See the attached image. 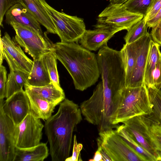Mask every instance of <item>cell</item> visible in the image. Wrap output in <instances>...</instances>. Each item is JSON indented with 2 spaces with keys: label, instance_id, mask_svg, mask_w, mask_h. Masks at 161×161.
<instances>
[{
  "label": "cell",
  "instance_id": "1",
  "mask_svg": "<svg viewBox=\"0 0 161 161\" xmlns=\"http://www.w3.org/2000/svg\"><path fill=\"white\" fill-rule=\"evenodd\" d=\"M82 120L80 107L65 98L56 114L46 120L44 130L52 161H65L70 156L73 132Z\"/></svg>",
  "mask_w": 161,
  "mask_h": 161
},
{
  "label": "cell",
  "instance_id": "2",
  "mask_svg": "<svg viewBox=\"0 0 161 161\" xmlns=\"http://www.w3.org/2000/svg\"><path fill=\"white\" fill-rule=\"evenodd\" d=\"M52 51L69 74L76 89L84 91L98 81L100 75L94 53L75 42H57Z\"/></svg>",
  "mask_w": 161,
  "mask_h": 161
},
{
  "label": "cell",
  "instance_id": "3",
  "mask_svg": "<svg viewBox=\"0 0 161 161\" xmlns=\"http://www.w3.org/2000/svg\"><path fill=\"white\" fill-rule=\"evenodd\" d=\"M147 86L125 87L122 91L113 124L117 125L138 115L152 113Z\"/></svg>",
  "mask_w": 161,
  "mask_h": 161
},
{
  "label": "cell",
  "instance_id": "4",
  "mask_svg": "<svg viewBox=\"0 0 161 161\" xmlns=\"http://www.w3.org/2000/svg\"><path fill=\"white\" fill-rule=\"evenodd\" d=\"M53 22L61 42H77L86 31L83 19L59 12L49 5L46 0H38Z\"/></svg>",
  "mask_w": 161,
  "mask_h": 161
},
{
  "label": "cell",
  "instance_id": "5",
  "mask_svg": "<svg viewBox=\"0 0 161 161\" xmlns=\"http://www.w3.org/2000/svg\"><path fill=\"white\" fill-rule=\"evenodd\" d=\"M9 25L15 32L16 41L33 60L52 51L54 44L47 37V31L42 35L34 29L18 23L11 22Z\"/></svg>",
  "mask_w": 161,
  "mask_h": 161
},
{
  "label": "cell",
  "instance_id": "6",
  "mask_svg": "<svg viewBox=\"0 0 161 161\" xmlns=\"http://www.w3.org/2000/svg\"><path fill=\"white\" fill-rule=\"evenodd\" d=\"M97 145L110 157L112 161H145L132 149L113 129L99 132Z\"/></svg>",
  "mask_w": 161,
  "mask_h": 161
},
{
  "label": "cell",
  "instance_id": "7",
  "mask_svg": "<svg viewBox=\"0 0 161 161\" xmlns=\"http://www.w3.org/2000/svg\"><path fill=\"white\" fill-rule=\"evenodd\" d=\"M143 17L128 11L123 4L110 3L98 15L97 24L127 30Z\"/></svg>",
  "mask_w": 161,
  "mask_h": 161
},
{
  "label": "cell",
  "instance_id": "8",
  "mask_svg": "<svg viewBox=\"0 0 161 161\" xmlns=\"http://www.w3.org/2000/svg\"><path fill=\"white\" fill-rule=\"evenodd\" d=\"M44 125L40 119L30 113L18 125H15L14 137L16 147L27 148L35 146L41 142Z\"/></svg>",
  "mask_w": 161,
  "mask_h": 161
},
{
  "label": "cell",
  "instance_id": "9",
  "mask_svg": "<svg viewBox=\"0 0 161 161\" xmlns=\"http://www.w3.org/2000/svg\"><path fill=\"white\" fill-rule=\"evenodd\" d=\"M3 46V54L10 70H19L29 74L32 69L33 61L24 53L21 46L12 38L7 32L0 37Z\"/></svg>",
  "mask_w": 161,
  "mask_h": 161
},
{
  "label": "cell",
  "instance_id": "10",
  "mask_svg": "<svg viewBox=\"0 0 161 161\" xmlns=\"http://www.w3.org/2000/svg\"><path fill=\"white\" fill-rule=\"evenodd\" d=\"M144 115L135 116L124 121L123 126L133 139L154 157L157 161H160L161 155L148 133Z\"/></svg>",
  "mask_w": 161,
  "mask_h": 161
},
{
  "label": "cell",
  "instance_id": "11",
  "mask_svg": "<svg viewBox=\"0 0 161 161\" xmlns=\"http://www.w3.org/2000/svg\"><path fill=\"white\" fill-rule=\"evenodd\" d=\"M0 106L15 125L19 124L30 113L29 99L23 89L14 94L5 102L3 99H0Z\"/></svg>",
  "mask_w": 161,
  "mask_h": 161
},
{
  "label": "cell",
  "instance_id": "12",
  "mask_svg": "<svg viewBox=\"0 0 161 161\" xmlns=\"http://www.w3.org/2000/svg\"><path fill=\"white\" fill-rule=\"evenodd\" d=\"M15 125L0 106V161H14Z\"/></svg>",
  "mask_w": 161,
  "mask_h": 161
},
{
  "label": "cell",
  "instance_id": "13",
  "mask_svg": "<svg viewBox=\"0 0 161 161\" xmlns=\"http://www.w3.org/2000/svg\"><path fill=\"white\" fill-rule=\"evenodd\" d=\"M152 38L149 32L134 42L136 57L134 68L126 87H136L144 84L145 69Z\"/></svg>",
  "mask_w": 161,
  "mask_h": 161
},
{
  "label": "cell",
  "instance_id": "14",
  "mask_svg": "<svg viewBox=\"0 0 161 161\" xmlns=\"http://www.w3.org/2000/svg\"><path fill=\"white\" fill-rule=\"evenodd\" d=\"M93 30H86L80 40V45L92 51H96L107 44L108 41L117 32L121 31L119 28L97 24Z\"/></svg>",
  "mask_w": 161,
  "mask_h": 161
},
{
  "label": "cell",
  "instance_id": "15",
  "mask_svg": "<svg viewBox=\"0 0 161 161\" xmlns=\"http://www.w3.org/2000/svg\"><path fill=\"white\" fill-rule=\"evenodd\" d=\"M5 21L9 25L11 22H17L31 27L44 35L40 24L24 3H16L10 8L5 14Z\"/></svg>",
  "mask_w": 161,
  "mask_h": 161
},
{
  "label": "cell",
  "instance_id": "16",
  "mask_svg": "<svg viewBox=\"0 0 161 161\" xmlns=\"http://www.w3.org/2000/svg\"><path fill=\"white\" fill-rule=\"evenodd\" d=\"M24 88L29 99L30 113L34 117L44 120L50 118L57 105L41 98L27 87Z\"/></svg>",
  "mask_w": 161,
  "mask_h": 161
},
{
  "label": "cell",
  "instance_id": "17",
  "mask_svg": "<svg viewBox=\"0 0 161 161\" xmlns=\"http://www.w3.org/2000/svg\"><path fill=\"white\" fill-rule=\"evenodd\" d=\"M49 155L47 143H40L31 147H15L14 161H43Z\"/></svg>",
  "mask_w": 161,
  "mask_h": 161
},
{
  "label": "cell",
  "instance_id": "18",
  "mask_svg": "<svg viewBox=\"0 0 161 161\" xmlns=\"http://www.w3.org/2000/svg\"><path fill=\"white\" fill-rule=\"evenodd\" d=\"M33 61V65L25 85L40 87L51 82L49 74L44 64L42 56Z\"/></svg>",
  "mask_w": 161,
  "mask_h": 161
},
{
  "label": "cell",
  "instance_id": "19",
  "mask_svg": "<svg viewBox=\"0 0 161 161\" xmlns=\"http://www.w3.org/2000/svg\"><path fill=\"white\" fill-rule=\"evenodd\" d=\"M33 93L41 98L58 105L65 99L63 90L56 86L53 83L42 86L36 87L25 85Z\"/></svg>",
  "mask_w": 161,
  "mask_h": 161
},
{
  "label": "cell",
  "instance_id": "20",
  "mask_svg": "<svg viewBox=\"0 0 161 161\" xmlns=\"http://www.w3.org/2000/svg\"><path fill=\"white\" fill-rule=\"evenodd\" d=\"M22 1L39 23L46 29L48 32L57 34L53 22L38 0H22Z\"/></svg>",
  "mask_w": 161,
  "mask_h": 161
},
{
  "label": "cell",
  "instance_id": "21",
  "mask_svg": "<svg viewBox=\"0 0 161 161\" xmlns=\"http://www.w3.org/2000/svg\"><path fill=\"white\" fill-rule=\"evenodd\" d=\"M160 46L153 40L150 43L149 51L145 66L144 84L147 86L153 85V75L158 62L161 56Z\"/></svg>",
  "mask_w": 161,
  "mask_h": 161
},
{
  "label": "cell",
  "instance_id": "22",
  "mask_svg": "<svg viewBox=\"0 0 161 161\" xmlns=\"http://www.w3.org/2000/svg\"><path fill=\"white\" fill-rule=\"evenodd\" d=\"M126 74V87L129 83L135 67L136 53L134 42L125 43L120 51Z\"/></svg>",
  "mask_w": 161,
  "mask_h": 161
},
{
  "label": "cell",
  "instance_id": "23",
  "mask_svg": "<svg viewBox=\"0 0 161 161\" xmlns=\"http://www.w3.org/2000/svg\"><path fill=\"white\" fill-rule=\"evenodd\" d=\"M28 75L20 71L10 70L6 85V99L23 89V87L26 83Z\"/></svg>",
  "mask_w": 161,
  "mask_h": 161
},
{
  "label": "cell",
  "instance_id": "24",
  "mask_svg": "<svg viewBox=\"0 0 161 161\" xmlns=\"http://www.w3.org/2000/svg\"><path fill=\"white\" fill-rule=\"evenodd\" d=\"M148 133L158 151L161 155V121L152 113L144 114Z\"/></svg>",
  "mask_w": 161,
  "mask_h": 161
},
{
  "label": "cell",
  "instance_id": "25",
  "mask_svg": "<svg viewBox=\"0 0 161 161\" xmlns=\"http://www.w3.org/2000/svg\"><path fill=\"white\" fill-rule=\"evenodd\" d=\"M115 130L128 146L143 158L145 161H157L154 157L132 138L125 129L123 125L119 126Z\"/></svg>",
  "mask_w": 161,
  "mask_h": 161
},
{
  "label": "cell",
  "instance_id": "26",
  "mask_svg": "<svg viewBox=\"0 0 161 161\" xmlns=\"http://www.w3.org/2000/svg\"><path fill=\"white\" fill-rule=\"evenodd\" d=\"M42 57L44 64L49 74L51 82L57 87L61 88L59 83L57 68V59L55 55L51 51L44 54Z\"/></svg>",
  "mask_w": 161,
  "mask_h": 161
},
{
  "label": "cell",
  "instance_id": "27",
  "mask_svg": "<svg viewBox=\"0 0 161 161\" xmlns=\"http://www.w3.org/2000/svg\"><path fill=\"white\" fill-rule=\"evenodd\" d=\"M148 26L144 17L131 26L127 31L124 39L125 43H133L147 34Z\"/></svg>",
  "mask_w": 161,
  "mask_h": 161
},
{
  "label": "cell",
  "instance_id": "28",
  "mask_svg": "<svg viewBox=\"0 0 161 161\" xmlns=\"http://www.w3.org/2000/svg\"><path fill=\"white\" fill-rule=\"evenodd\" d=\"M147 89L152 113L161 121V88L149 86Z\"/></svg>",
  "mask_w": 161,
  "mask_h": 161
},
{
  "label": "cell",
  "instance_id": "29",
  "mask_svg": "<svg viewBox=\"0 0 161 161\" xmlns=\"http://www.w3.org/2000/svg\"><path fill=\"white\" fill-rule=\"evenodd\" d=\"M152 0H127L123 4L130 12L142 15L144 17Z\"/></svg>",
  "mask_w": 161,
  "mask_h": 161
},
{
  "label": "cell",
  "instance_id": "30",
  "mask_svg": "<svg viewBox=\"0 0 161 161\" xmlns=\"http://www.w3.org/2000/svg\"><path fill=\"white\" fill-rule=\"evenodd\" d=\"M22 4V0H0V25L3 27V17L7 11L14 4Z\"/></svg>",
  "mask_w": 161,
  "mask_h": 161
},
{
  "label": "cell",
  "instance_id": "31",
  "mask_svg": "<svg viewBox=\"0 0 161 161\" xmlns=\"http://www.w3.org/2000/svg\"><path fill=\"white\" fill-rule=\"evenodd\" d=\"M73 148L72 154L71 156L67 158L65 161H82L80 152L82 149L83 145L82 144L78 143L76 136L75 135L73 137Z\"/></svg>",
  "mask_w": 161,
  "mask_h": 161
},
{
  "label": "cell",
  "instance_id": "32",
  "mask_svg": "<svg viewBox=\"0 0 161 161\" xmlns=\"http://www.w3.org/2000/svg\"><path fill=\"white\" fill-rule=\"evenodd\" d=\"M7 71L2 64L0 66V99L6 97V85L7 81Z\"/></svg>",
  "mask_w": 161,
  "mask_h": 161
},
{
  "label": "cell",
  "instance_id": "33",
  "mask_svg": "<svg viewBox=\"0 0 161 161\" xmlns=\"http://www.w3.org/2000/svg\"><path fill=\"white\" fill-rule=\"evenodd\" d=\"M161 8V0H152L146 16V22L153 18Z\"/></svg>",
  "mask_w": 161,
  "mask_h": 161
},
{
  "label": "cell",
  "instance_id": "34",
  "mask_svg": "<svg viewBox=\"0 0 161 161\" xmlns=\"http://www.w3.org/2000/svg\"><path fill=\"white\" fill-rule=\"evenodd\" d=\"M153 79V85L151 87L161 88V56L154 71Z\"/></svg>",
  "mask_w": 161,
  "mask_h": 161
},
{
  "label": "cell",
  "instance_id": "35",
  "mask_svg": "<svg viewBox=\"0 0 161 161\" xmlns=\"http://www.w3.org/2000/svg\"><path fill=\"white\" fill-rule=\"evenodd\" d=\"M161 20V8L155 15L152 19L146 22L148 27L152 28L155 26Z\"/></svg>",
  "mask_w": 161,
  "mask_h": 161
},
{
  "label": "cell",
  "instance_id": "36",
  "mask_svg": "<svg viewBox=\"0 0 161 161\" xmlns=\"http://www.w3.org/2000/svg\"><path fill=\"white\" fill-rule=\"evenodd\" d=\"M150 34L153 40L161 46V32L152 30Z\"/></svg>",
  "mask_w": 161,
  "mask_h": 161
},
{
  "label": "cell",
  "instance_id": "37",
  "mask_svg": "<svg viewBox=\"0 0 161 161\" xmlns=\"http://www.w3.org/2000/svg\"><path fill=\"white\" fill-rule=\"evenodd\" d=\"M98 148L102 154L103 158V161H112V160L105 151L102 148L101 146L97 145Z\"/></svg>",
  "mask_w": 161,
  "mask_h": 161
},
{
  "label": "cell",
  "instance_id": "38",
  "mask_svg": "<svg viewBox=\"0 0 161 161\" xmlns=\"http://www.w3.org/2000/svg\"><path fill=\"white\" fill-rule=\"evenodd\" d=\"M90 161H103V158L101 153L98 149L95 152L93 158L89 160Z\"/></svg>",
  "mask_w": 161,
  "mask_h": 161
},
{
  "label": "cell",
  "instance_id": "39",
  "mask_svg": "<svg viewBox=\"0 0 161 161\" xmlns=\"http://www.w3.org/2000/svg\"><path fill=\"white\" fill-rule=\"evenodd\" d=\"M0 65H2V64L3 63V59H4V58L3 57V43L0 40Z\"/></svg>",
  "mask_w": 161,
  "mask_h": 161
},
{
  "label": "cell",
  "instance_id": "40",
  "mask_svg": "<svg viewBox=\"0 0 161 161\" xmlns=\"http://www.w3.org/2000/svg\"><path fill=\"white\" fill-rule=\"evenodd\" d=\"M127 0H110V3L123 4Z\"/></svg>",
  "mask_w": 161,
  "mask_h": 161
},
{
  "label": "cell",
  "instance_id": "41",
  "mask_svg": "<svg viewBox=\"0 0 161 161\" xmlns=\"http://www.w3.org/2000/svg\"><path fill=\"white\" fill-rule=\"evenodd\" d=\"M152 30L161 32V20L155 26L153 27Z\"/></svg>",
  "mask_w": 161,
  "mask_h": 161
}]
</instances>
